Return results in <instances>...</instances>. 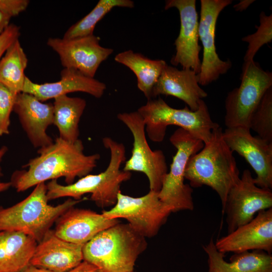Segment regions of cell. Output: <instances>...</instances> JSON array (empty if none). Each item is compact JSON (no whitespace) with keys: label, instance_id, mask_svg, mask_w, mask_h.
<instances>
[{"label":"cell","instance_id":"cell-1","mask_svg":"<svg viewBox=\"0 0 272 272\" xmlns=\"http://www.w3.org/2000/svg\"><path fill=\"white\" fill-rule=\"evenodd\" d=\"M83 142L74 143L57 138L51 145L38 150V156L23 166L26 169L14 171L10 182L17 192H23L47 180L64 177L67 184L77 177L92 172L100 158L99 154L87 155Z\"/></svg>","mask_w":272,"mask_h":272},{"label":"cell","instance_id":"cell-2","mask_svg":"<svg viewBox=\"0 0 272 272\" xmlns=\"http://www.w3.org/2000/svg\"><path fill=\"white\" fill-rule=\"evenodd\" d=\"M102 143L110 154L106 169L98 174H89L66 185L58 183L57 179L50 180L46 184L48 201L64 197L80 200L84 194L90 193L91 199L99 207L115 205L121 184L130 179L131 173L120 170L126 160L124 144L107 137L102 139Z\"/></svg>","mask_w":272,"mask_h":272},{"label":"cell","instance_id":"cell-3","mask_svg":"<svg viewBox=\"0 0 272 272\" xmlns=\"http://www.w3.org/2000/svg\"><path fill=\"white\" fill-rule=\"evenodd\" d=\"M223 132L220 126L212 131L209 141L189 158L184 174L192 188L206 185L214 190L222 208L229 191L240 178L233 152L224 141Z\"/></svg>","mask_w":272,"mask_h":272},{"label":"cell","instance_id":"cell-4","mask_svg":"<svg viewBox=\"0 0 272 272\" xmlns=\"http://www.w3.org/2000/svg\"><path fill=\"white\" fill-rule=\"evenodd\" d=\"M147 246L146 238L119 223L98 233L83 247V260L104 272H131Z\"/></svg>","mask_w":272,"mask_h":272},{"label":"cell","instance_id":"cell-5","mask_svg":"<svg viewBox=\"0 0 272 272\" xmlns=\"http://www.w3.org/2000/svg\"><path fill=\"white\" fill-rule=\"evenodd\" d=\"M46 192V184L40 183L21 201L7 208L0 206V232H22L38 243L61 215L83 200L69 198L52 206L48 202Z\"/></svg>","mask_w":272,"mask_h":272},{"label":"cell","instance_id":"cell-6","mask_svg":"<svg viewBox=\"0 0 272 272\" xmlns=\"http://www.w3.org/2000/svg\"><path fill=\"white\" fill-rule=\"evenodd\" d=\"M137 111L145 122L149 138L154 142L163 141L167 126L176 125L205 144L210 140L212 131L220 126L212 120L203 100L195 111L191 110L187 106L183 109L174 108L161 98L148 100Z\"/></svg>","mask_w":272,"mask_h":272},{"label":"cell","instance_id":"cell-7","mask_svg":"<svg viewBox=\"0 0 272 272\" xmlns=\"http://www.w3.org/2000/svg\"><path fill=\"white\" fill-rule=\"evenodd\" d=\"M169 140L176 152L158 192L159 197L171 207L172 213L193 211V189L184 183L185 170L189 158L202 149L204 143L181 128L173 132Z\"/></svg>","mask_w":272,"mask_h":272},{"label":"cell","instance_id":"cell-8","mask_svg":"<svg viewBox=\"0 0 272 272\" xmlns=\"http://www.w3.org/2000/svg\"><path fill=\"white\" fill-rule=\"evenodd\" d=\"M239 87L226 98L225 125L227 128H249L252 114L268 89L272 87V73L264 71L254 60L244 62Z\"/></svg>","mask_w":272,"mask_h":272},{"label":"cell","instance_id":"cell-9","mask_svg":"<svg viewBox=\"0 0 272 272\" xmlns=\"http://www.w3.org/2000/svg\"><path fill=\"white\" fill-rule=\"evenodd\" d=\"M172 213L170 207L159 197L158 192L150 190L146 194L134 197L119 192L115 205L102 214L110 219L123 218L145 238L156 235Z\"/></svg>","mask_w":272,"mask_h":272},{"label":"cell","instance_id":"cell-10","mask_svg":"<svg viewBox=\"0 0 272 272\" xmlns=\"http://www.w3.org/2000/svg\"><path fill=\"white\" fill-rule=\"evenodd\" d=\"M117 117L129 129L133 138L131 156L124 162L122 170L145 174L149 180L150 190L159 192L168 172L164 153L150 148L146 138L145 122L137 110L120 113Z\"/></svg>","mask_w":272,"mask_h":272},{"label":"cell","instance_id":"cell-11","mask_svg":"<svg viewBox=\"0 0 272 272\" xmlns=\"http://www.w3.org/2000/svg\"><path fill=\"white\" fill-rule=\"evenodd\" d=\"M269 208H272L271 189L256 185L251 172L244 170L229 191L222 208L226 216L228 234L251 221L259 212Z\"/></svg>","mask_w":272,"mask_h":272},{"label":"cell","instance_id":"cell-12","mask_svg":"<svg viewBox=\"0 0 272 272\" xmlns=\"http://www.w3.org/2000/svg\"><path fill=\"white\" fill-rule=\"evenodd\" d=\"M231 0H201L200 17L198 23V36L203 47L200 70L197 75L199 85H207L219 79L231 67L228 59H221L216 52L215 31L220 13Z\"/></svg>","mask_w":272,"mask_h":272},{"label":"cell","instance_id":"cell-13","mask_svg":"<svg viewBox=\"0 0 272 272\" xmlns=\"http://www.w3.org/2000/svg\"><path fill=\"white\" fill-rule=\"evenodd\" d=\"M99 40L94 35L68 39L49 38L47 44L58 54L64 68L94 78L101 63L113 52L112 48L102 46Z\"/></svg>","mask_w":272,"mask_h":272},{"label":"cell","instance_id":"cell-14","mask_svg":"<svg viewBox=\"0 0 272 272\" xmlns=\"http://www.w3.org/2000/svg\"><path fill=\"white\" fill-rule=\"evenodd\" d=\"M229 148L243 157L256 173L258 186L272 188V143L253 136L250 129L243 127L226 128L223 132Z\"/></svg>","mask_w":272,"mask_h":272},{"label":"cell","instance_id":"cell-15","mask_svg":"<svg viewBox=\"0 0 272 272\" xmlns=\"http://www.w3.org/2000/svg\"><path fill=\"white\" fill-rule=\"evenodd\" d=\"M195 0H167L165 9L176 8L180 20V29L174 45L176 52L171 59L175 65H181L183 69H191L198 74L201 61L199 53L198 14Z\"/></svg>","mask_w":272,"mask_h":272},{"label":"cell","instance_id":"cell-16","mask_svg":"<svg viewBox=\"0 0 272 272\" xmlns=\"http://www.w3.org/2000/svg\"><path fill=\"white\" fill-rule=\"evenodd\" d=\"M215 246L220 252L250 250L272 252V208L259 212L249 222L218 239Z\"/></svg>","mask_w":272,"mask_h":272},{"label":"cell","instance_id":"cell-17","mask_svg":"<svg viewBox=\"0 0 272 272\" xmlns=\"http://www.w3.org/2000/svg\"><path fill=\"white\" fill-rule=\"evenodd\" d=\"M13 111L35 148L39 149L53 143L47 133L48 127L53 124V104L43 103L32 94L21 92L17 95Z\"/></svg>","mask_w":272,"mask_h":272},{"label":"cell","instance_id":"cell-18","mask_svg":"<svg viewBox=\"0 0 272 272\" xmlns=\"http://www.w3.org/2000/svg\"><path fill=\"white\" fill-rule=\"evenodd\" d=\"M119 223L118 219L73 207L58 218L54 231L64 240L84 246L101 231Z\"/></svg>","mask_w":272,"mask_h":272},{"label":"cell","instance_id":"cell-19","mask_svg":"<svg viewBox=\"0 0 272 272\" xmlns=\"http://www.w3.org/2000/svg\"><path fill=\"white\" fill-rule=\"evenodd\" d=\"M106 89L104 83L76 70L64 68L60 73V79L55 82L37 84L26 77L22 92L32 94L44 102L75 92H85L100 98Z\"/></svg>","mask_w":272,"mask_h":272},{"label":"cell","instance_id":"cell-20","mask_svg":"<svg viewBox=\"0 0 272 272\" xmlns=\"http://www.w3.org/2000/svg\"><path fill=\"white\" fill-rule=\"evenodd\" d=\"M83 247L61 239L50 229L37 243L30 264L50 272H67L83 260Z\"/></svg>","mask_w":272,"mask_h":272},{"label":"cell","instance_id":"cell-21","mask_svg":"<svg viewBox=\"0 0 272 272\" xmlns=\"http://www.w3.org/2000/svg\"><path fill=\"white\" fill-rule=\"evenodd\" d=\"M197 74L191 69L178 70L166 64L153 91L152 98L160 95L172 96L182 100L192 111L208 96L198 84Z\"/></svg>","mask_w":272,"mask_h":272},{"label":"cell","instance_id":"cell-22","mask_svg":"<svg viewBox=\"0 0 272 272\" xmlns=\"http://www.w3.org/2000/svg\"><path fill=\"white\" fill-rule=\"evenodd\" d=\"M208 255V272H272V255L263 250L234 253L229 262L216 248L212 238L203 246Z\"/></svg>","mask_w":272,"mask_h":272},{"label":"cell","instance_id":"cell-23","mask_svg":"<svg viewBox=\"0 0 272 272\" xmlns=\"http://www.w3.org/2000/svg\"><path fill=\"white\" fill-rule=\"evenodd\" d=\"M37 244L22 232H0V272H22L30 264Z\"/></svg>","mask_w":272,"mask_h":272},{"label":"cell","instance_id":"cell-24","mask_svg":"<svg viewBox=\"0 0 272 272\" xmlns=\"http://www.w3.org/2000/svg\"><path fill=\"white\" fill-rule=\"evenodd\" d=\"M114 60L129 68L137 78V86L148 100L152 98V91L164 67L162 59H151L139 53L127 50L116 54Z\"/></svg>","mask_w":272,"mask_h":272},{"label":"cell","instance_id":"cell-25","mask_svg":"<svg viewBox=\"0 0 272 272\" xmlns=\"http://www.w3.org/2000/svg\"><path fill=\"white\" fill-rule=\"evenodd\" d=\"M86 104L83 98L66 95L54 98L53 124L58 130L59 138L71 143L79 139V123Z\"/></svg>","mask_w":272,"mask_h":272},{"label":"cell","instance_id":"cell-26","mask_svg":"<svg viewBox=\"0 0 272 272\" xmlns=\"http://www.w3.org/2000/svg\"><path fill=\"white\" fill-rule=\"evenodd\" d=\"M27 63L26 54L18 39L0 59V83L16 94L21 93L26 77L24 71Z\"/></svg>","mask_w":272,"mask_h":272},{"label":"cell","instance_id":"cell-27","mask_svg":"<svg viewBox=\"0 0 272 272\" xmlns=\"http://www.w3.org/2000/svg\"><path fill=\"white\" fill-rule=\"evenodd\" d=\"M116 7L132 8L134 3L131 0H100L89 13L66 30L63 38L68 39L93 35L98 22Z\"/></svg>","mask_w":272,"mask_h":272},{"label":"cell","instance_id":"cell-28","mask_svg":"<svg viewBox=\"0 0 272 272\" xmlns=\"http://www.w3.org/2000/svg\"><path fill=\"white\" fill-rule=\"evenodd\" d=\"M249 128L272 143V87L267 90L251 115Z\"/></svg>","mask_w":272,"mask_h":272},{"label":"cell","instance_id":"cell-29","mask_svg":"<svg viewBox=\"0 0 272 272\" xmlns=\"http://www.w3.org/2000/svg\"><path fill=\"white\" fill-rule=\"evenodd\" d=\"M260 25L256 31L242 38L248 43L247 50L244 57V62L253 60V58L259 49L265 44L272 40V15H266L264 12L259 15Z\"/></svg>","mask_w":272,"mask_h":272},{"label":"cell","instance_id":"cell-30","mask_svg":"<svg viewBox=\"0 0 272 272\" xmlns=\"http://www.w3.org/2000/svg\"><path fill=\"white\" fill-rule=\"evenodd\" d=\"M17 95L0 83V137L10 133V117Z\"/></svg>","mask_w":272,"mask_h":272},{"label":"cell","instance_id":"cell-31","mask_svg":"<svg viewBox=\"0 0 272 272\" xmlns=\"http://www.w3.org/2000/svg\"><path fill=\"white\" fill-rule=\"evenodd\" d=\"M20 28L13 24H10L9 27L0 34V59L7 49L20 36Z\"/></svg>","mask_w":272,"mask_h":272},{"label":"cell","instance_id":"cell-32","mask_svg":"<svg viewBox=\"0 0 272 272\" xmlns=\"http://www.w3.org/2000/svg\"><path fill=\"white\" fill-rule=\"evenodd\" d=\"M29 3L28 0H0V10L12 18L26 10Z\"/></svg>","mask_w":272,"mask_h":272},{"label":"cell","instance_id":"cell-33","mask_svg":"<svg viewBox=\"0 0 272 272\" xmlns=\"http://www.w3.org/2000/svg\"><path fill=\"white\" fill-rule=\"evenodd\" d=\"M67 272H104L100 268L85 260Z\"/></svg>","mask_w":272,"mask_h":272},{"label":"cell","instance_id":"cell-34","mask_svg":"<svg viewBox=\"0 0 272 272\" xmlns=\"http://www.w3.org/2000/svg\"><path fill=\"white\" fill-rule=\"evenodd\" d=\"M11 18L0 10V34L10 25Z\"/></svg>","mask_w":272,"mask_h":272},{"label":"cell","instance_id":"cell-35","mask_svg":"<svg viewBox=\"0 0 272 272\" xmlns=\"http://www.w3.org/2000/svg\"><path fill=\"white\" fill-rule=\"evenodd\" d=\"M254 1L253 0H242L239 3L234 5L233 7L235 11L242 12L246 10Z\"/></svg>","mask_w":272,"mask_h":272},{"label":"cell","instance_id":"cell-36","mask_svg":"<svg viewBox=\"0 0 272 272\" xmlns=\"http://www.w3.org/2000/svg\"><path fill=\"white\" fill-rule=\"evenodd\" d=\"M8 151V148L7 146H3L0 147V178L3 175L2 168L1 165V163Z\"/></svg>","mask_w":272,"mask_h":272},{"label":"cell","instance_id":"cell-37","mask_svg":"<svg viewBox=\"0 0 272 272\" xmlns=\"http://www.w3.org/2000/svg\"><path fill=\"white\" fill-rule=\"evenodd\" d=\"M22 272H50L30 264Z\"/></svg>","mask_w":272,"mask_h":272},{"label":"cell","instance_id":"cell-38","mask_svg":"<svg viewBox=\"0 0 272 272\" xmlns=\"http://www.w3.org/2000/svg\"><path fill=\"white\" fill-rule=\"evenodd\" d=\"M11 187L10 181L5 182L0 180V193L3 192Z\"/></svg>","mask_w":272,"mask_h":272},{"label":"cell","instance_id":"cell-39","mask_svg":"<svg viewBox=\"0 0 272 272\" xmlns=\"http://www.w3.org/2000/svg\"><path fill=\"white\" fill-rule=\"evenodd\" d=\"M131 272H134V271H131Z\"/></svg>","mask_w":272,"mask_h":272}]
</instances>
